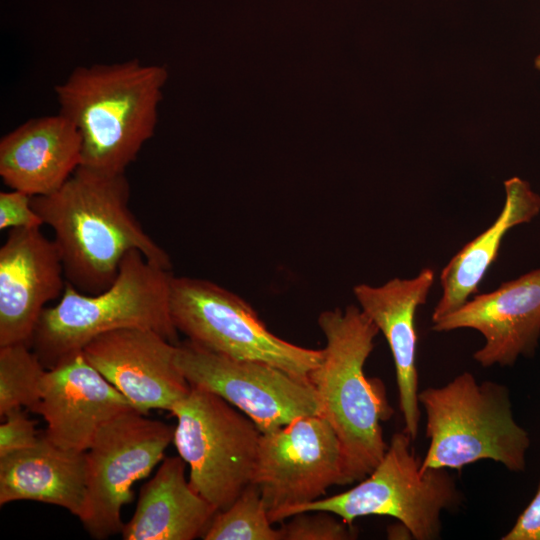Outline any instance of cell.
Instances as JSON below:
<instances>
[{
    "mask_svg": "<svg viewBox=\"0 0 540 540\" xmlns=\"http://www.w3.org/2000/svg\"><path fill=\"white\" fill-rule=\"evenodd\" d=\"M173 275L130 251L115 281L104 291L87 294L66 284L57 304L46 307L37 323L31 347L46 369L83 349L95 337L126 328L150 329L178 344L170 313Z\"/></svg>",
    "mask_w": 540,
    "mask_h": 540,
    "instance_id": "277c9868",
    "label": "cell"
},
{
    "mask_svg": "<svg viewBox=\"0 0 540 540\" xmlns=\"http://www.w3.org/2000/svg\"><path fill=\"white\" fill-rule=\"evenodd\" d=\"M186 462L165 457L140 491L132 518L121 531L124 540H193L203 536L216 508L186 479Z\"/></svg>",
    "mask_w": 540,
    "mask_h": 540,
    "instance_id": "d6986e66",
    "label": "cell"
},
{
    "mask_svg": "<svg viewBox=\"0 0 540 540\" xmlns=\"http://www.w3.org/2000/svg\"><path fill=\"white\" fill-rule=\"evenodd\" d=\"M0 425V457L33 446L39 439L34 421L17 408L5 416Z\"/></svg>",
    "mask_w": 540,
    "mask_h": 540,
    "instance_id": "d4e9b609",
    "label": "cell"
},
{
    "mask_svg": "<svg viewBox=\"0 0 540 540\" xmlns=\"http://www.w3.org/2000/svg\"><path fill=\"white\" fill-rule=\"evenodd\" d=\"M474 329L484 345L474 354L482 367L512 366L531 357L540 337V268L477 294L456 311L433 322L432 330Z\"/></svg>",
    "mask_w": 540,
    "mask_h": 540,
    "instance_id": "4fadbf2b",
    "label": "cell"
},
{
    "mask_svg": "<svg viewBox=\"0 0 540 540\" xmlns=\"http://www.w3.org/2000/svg\"><path fill=\"white\" fill-rule=\"evenodd\" d=\"M298 513L289 517L279 529L282 540H351L356 531L351 524L337 520L326 511Z\"/></svg>",
    "mask_w": 540,
    "mask_h": 540,
    "instance_id": "603a6c76",
    "label": "cell"
},
{
    "mask_svg": "<svg viewBox=\"0 0 540 540\" xmlns=\"http://www.w3.org/2000/svg\"><path fill=\"white\" fill-rule=\"evenodd\" d=\"M177 344L158 332L126 328L101 334L82 352L133 405L148 414L154 409L171 411L191 386L176 365Z\"/></svg>",
    "mask_w": 540,
    "mask_h": 540,
    "instance_id": "7c38bea8",
    "label": "cell"
},
{
    "mask_svg": "<svg viewBox=\"0 0 540 540\" xmlns=\"http://www.w3.org/2000/svg\"><path fill=\"white\" fill-rule=\"evenodd\" d=\"M34 413L47 423L45 435L56 445L85 452L99 428L133 409L131 402L85 358L82 350L46 369Z\"/></svg>",
    "mask_w": 540,
    "mask_h": 540,
    "instance_id": "9a60e30c",
    "label": "cell"
},
{
    "mask_svg": "<svg viewBox=\"0 0 540 540\" xmlns=\"http://www.w3.org/2000/svg\"><path fill=\"white\" fill-rule=\"evenodd\" d=\"M435 280L431 268L412 278H393L380 286L358 284L353 294L360 309L381 331L395 365L404 432L415 441L420 409L418 400L416 312L426 303Z\"/></svg>",
    "mask_w": 540,
    "mask_h": 540,
    "instance_id": "2e32d148",
    "label": "cell"
},
{
    "mask_svg": "<svg viewBox=\"0 0 540 540\" xmlns=\"http://www.w3.org/2000/svg\"><path fill=\"white\" fill-rule=\"evenodd\" d=\"M44 225L32 206V196L13 190L0 192V229H31Z\"/></svg>",
    "mask_w": 540,
    "mask_h": 540,
    "instance_id": "cb8c5ba5",
    "label": "cell"
},
{
    "mask_svg": "<svg viewBox=\"0 0 540 540\" xmlns=\"http://www.w3.org/2000/svg\"><path fill=\"white\" fill-rule=\"evenodd\" d=\"M30 347L25 343L0 347L1 417L22 407L34 412L40 402L46 368Z\"/></svg>",
    "mask_w": 540,
    "mask_h": 540,
    "instance_id": "44dd1931",
    "label": "cell"
},
{
    "mask_svg": "<svg viewBox=\"0 0 540 540\" xmlns=\"http://www.w3.org/2000/svg\"><path fill=\"white\" fill-rule=\"evenodd\" d=\"M173 443L189 467V483L217 511L252 482L261 431L243 412L199 387L171 409Z\"/></svg>",
    "mask_w": 540,
    "mask_h": 540,
    "instance_id": "52a82bcc",
    "label": "cell"
},
{
    "mask_svg": "<svg viewBox=\"0 0 540 540\" xmlns=\"http://www.w3.org/2000/svg\"><path fill=\"white\" fill-rule=\"evenodd\" d=\"M504 187L505 203L497 219L465 244L442 269V296L433 310L432 323L456 311L471 295L477 294L507 232L530 222L540 212V196L532 191L528 182L513 177L504 182Z\"/></svg>",
    "mask_w": 540,
    "mask_h": 540,
    "instance_id": "ffe728a7",
    "label": "cell"
},
{
    "mask_svg": "<svg viewBox=\"0 0 540 540\" xmlns=\"http://www.w3.org/2000/svg\"><path fill=\"white\" fill-rule=\"evenodd\" d=\"M272 523L289 509L322 498L333 485H346L339 439L319 414L298 417L262 432L252 482Z\"/></svg>",
    "mask_w": 540,
    "mask_h": 540,
    "instance_id": "30bf717a",
    "label": "cell"
},
{
    "mask_svg": "<svg viewBox=\"0 0 540 540\" xmlns=\"http://www.w3.org/2000/svg\"><path fill=\"white\" fill-rule=\"evenodd\" d=\"M418 400L429 439L422 468L461 470L489 459L511 472L525 470L530 438L514 419L505 385L479 383L463 372L444 386L422 390Z\"/></svg>",
    "mask_w": 540,
    "mask_h": 540,
    "instance_id": "5b68a950",
    "label": "cell"
},
{
    "mask_svg": "<svg viewBox=\"0 0 540 540\" xmlns=\"http://www.w3.org/2000/svg\"><path fill=\"white\" fill-rule=\"evenodd\" d=\"M502 540H540V482L537 492Z\"/></svg>",
    "mask_w": 540,
    "mask_h": 540,
    "instance_id": "484cf974",
    "label": "cell"
},
{
    "mask_svg": "<svg viewBox=\"0 0 540 540\" xmlns=\"http://www.w3.org/2000/svg\"><path fill=\"white\" fill-rule=\"evenodd\" d=\"M175 362L190 386L223 398L261 432L301 416L320 415L311 383L270 364L230 358L188 339L177 344Z\"/></svg>",
    "mask_w": 540,
    "mask_h": 540,
    "instance_id": "8fae6325",
    "label": "cell"
},
{
    "mask_svg": "<svg viewBox=\"0 0 540 540\" xmlns=\"http://www.w3.org/2000/svg\"><path fill=\"white\" fill-rule=\"evenodd\" d=\"M67 281L59 250L40 228L10 229L0 248V347L31 346L45 304Z\"/></svg>",
    "mask_w": 540,
    "mask_h": 540,
    "instance_id": "5bb4252c",
    "label": "cell"
},
{
    "mask_svg": "<svg viewBox=\"0 0 540 540\" xmlns=\"http://www.w3.org/2000/svg\"><path fill=\"white\" fill-rule=\"evenodd\" d=\"M170 313L188 340L230 358L267 363L308 381L322 359V349L281 339L245 300L206 279L173 276Z\"/></svg>",
    "mask_w": 540,
    "mask_h": 540,
    "instance_id": "ba28073f",
    "label": "cell"
},
{
    "mask_svg": "<svg viewBox=\"0 0 540 540\" xmlns=\"http://www.w3.org/2000/svg\"><path fill=\"white\" fill-rule=\"evenodd\" d=\"M81 164V136L59 112L31 118L0 139L3 183L31 196L55 192Z\"/></svg>",
    "mask_w": 540,
    "mask_h": 540,
    "instance_id": "e0dca14e",
    "label": "cell"
},
{
    "mask_svg": "<svg viewBox=\"0 0 540 540\" xmlns=\"http://www.w3.org/2000/svg\"><path fill=\"white\" fill-rule=\"evenodd\" d=\"M174 429L135 408L99 428L85 451L87 501L80 519L91 537L105 539L122 531L121 509L133 500L134 483L164 459Z\"/></svg>",
    "mask_w": 540,
    "mask_h": 540,
    "instance_id": "9c48e42d",
    "label": "cell"
},
{
    "mask_svg": "<svg viewBox=\"0 0 540 540\" xmlns=\"http://www.w3.org/2000/svg\"><path fill=\"white\" fill-rule=\"evenodd\" d=\"M125 173L107 174L80 166L55 192L32 196L43 224L54 231L68 284L97 294L116 279L132 250L172 269L168 253L146 233L129 208Z\"/></svg>",
    "mask_w": 540,
    "mask_h": 540,
    "instance_id": "6da1fadb",
    "label": "cell"
},
{
    "mask_svg": "<svg viewBox=\"0 0 540 540\" xmlns=\"http://www.w3.org/2000/svg\"><path fill=\"white\" fill-rule=\"evenodd\" d=\"M168 73L130 59L78 66L54 88L59 113L77 128L82 167L122 174L154 135Z\"/></svg>",
    "mask_w": 540,
    "mask_h": 540,
    "instance_id": "7a4b0ae2",
    "label": "cell"
},
{
    "mask_svg": "<svg viewBox=\"0 0 540 540\" xmlns=\"http://www.w3.org/2000/svg\"><path fill=\"white\" fill-rule=\"evenodd\" d=\"M412 442L404 431L395 433L380 462L358 485L291 508L282 521L313 511L330 512L351 525L363 516H390L416 540L440 538L442 512L461 505L463 495L447 469L422 468Z\"/></svg>",
    "mask_w": 540,
    "mask_h": 540,
    "instance_id": "8992f818",
    "label": "cell"
},
{
    "mask_svg": "<svg viewBox=\"0 0 540 540\" xmlns=\"http://www.w3.org/2000/svg\"><path fill=\"white\" fill-rule=\"evenodd\" d=\"M260 490L249 484L225 510L218 511L202 538L204 540H282L272 526Z\"/></svg>",
    "mask_w": 540,
    "mask_h": 540,
    "instance_id": "7402d4cb",
    "label": "cell"
},
{
    "mask_svg": "<svg viewBox=\"0 0 540 540\" xmlns=\"http://www.w3.org/2000/svg\"><path fill=\"white\" fill-rule=\"evenodd\" d=\"M31 500L82 518L87 501L85 452L65 449L45 433L31 447L0 457V505Z\"/></svg>",
    "mask_w": 540,
    "mask_h": 540,
    "instance_id": "ac0fdd59",
    "label": "cell"
},
{
    "mask_svg": "<svg viewBox=\"0 0 540 540\" xmlns=\"http://www.w3.org/2000/svg\"><path fill=\"white\" fill-rule=\"evenodd\" d=\"M317 322L326 344L309 382L320 402V415L339 439L350 484L369 475L388 447L381 422L392 417L393 409L383 383L364 372L379 330L355 305L325 310Z\"/></svg>",
    "mask_w": 540,
    "mask_h": 540,
    "instance_id": "3957f363",
    "label": "cell"
}]
</instances>
